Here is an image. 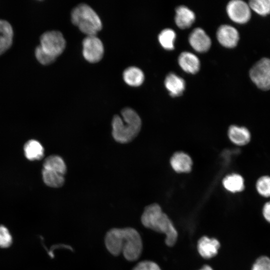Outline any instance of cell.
Listing matches in <instances>:
<instances>
[{
	"label": "cell",
	"instance_id": "cell-1",
	"mask_svg": "<svg viewBox=\"0 0 270 270\" xmlns=\"http://www.w3.org/2000/svg\"><path fill=\"white\" fill-rule=\"evenodd\" d=\"M108 251L114 256L122 253L126 260H137L142 252V242L138 232L134 228H114L108 231L104 239Z\"/></svg>",
	"mask_w": 270,
	"mask_h": 270
},
{
	"label": "cell",
	"instance_id": "cell-2",
	"mask_svg": "<svg viewBox=\"0 0 270 270\" xmlns=\"http://www.w3.org/2000/svg\"><path fill=\"white\" fill-rule=\"evenodd\" d=\"M141 222L145 227L164 234L166 236L165 242L168 246H172L176 244L178 232L171 220L158 204H151L145 208Z\"/></svg>",
	"mask_w": 270,
	"mask_h": 270
},
{
	"label": "cell",
	"instance_id": "cell-3",
	"mask_svg": "<svg viewBox=\"0 0 270 270\" xmlns=\"http://www.w3.org/2000/svg\"><path fill=\"white\" fill-rule=\"evenodd\" d=\"M121 116L115 115L113 117L112 134L116 142L127 143L137 136L140 130L142 122L137 112L130 108H123Z\"/></svg>",
	"mask_w": 270,
	"mask_h": 270
},
{
	"label": "cell",
	"instance_id": "cell-4",
	"mask_svg": "<svg viewBox=\"0 0 270 270\" xmlns=\"http://www.w3.org/2000/svg\"><path fill=\"white\" fill-rule=\"evenodd\" d=\"M71 20L87 36L96 35L102 28L98 15L92 7L84 3L78 4L72 10Z\"/></svg>",
	"mask_w": 270,
	"mask_h": 270
},
{
	"label": "cell",
	"instance_id": "cell-5",
	"mask_svg": "<svg viewBox=\"0 0 270 270\" xmlns=\"http://www.w3.org/2000/svg\"><path fill=\"white\" fill-rule=\"evenodd\" d=\"M40 46L50 55L56 58L64 50L66 42L62 33L58 30L44 32L40 38Z\"/></svg>",
	"mask_w": 270,
	"mask_h": 270
},
{
	"label": "cell",
	"instance_id": "cell-6",
	"mask_svg": "<svg viewBox=\"0 0 270 270\" xmlns=\"http://www.w3.org/2000/svg\"><path fill=\"white\" fill-rule=\"evenodd\" d=\"M250 77L260 89L270 90V58H263L258 61L250 68Z\"/></svg>",
	"mask_w": 270,
	"mask_h": 270
},
{
	"label": "cell",
	"instance_id": "cell-7",
	"mask_svg": "<svg viewBox=\"0 0 270 270\" xmlns=\"http://www.w3.org/2000/svg\"><path fill=\"white\" fill-rule=\"evenodd\" d=\"M82 54L90 62H96L102 58L104 46L102 40L96 35L87 36L82 40Z\"/></svg>",
	"mask_w": 270,
	"mask_h": 270
},
{
	"label": "cell",
	"instance_id": "cell-8",
	"mask_svg": "<svg viewBox=\"0 0 270 270\" xmlns=\"http://www.w3.org/2000/svg\"><path fill=\"white\" fill-rule=\"evenodd\" d=\"M226 10L230 19L237 24H246L251 17L250 8L248 4L241 0L230 1L226 6Z\"/></svg>",
	"mask_w": 270,
	"mask_h": 270
},
{
	"label": "cell",
	"instance_id": "cell-9",
	"mask_svg": "<svg viewBox=\"0 0 270 270\" xmlns=\"http://www.w3.org/2000/svg\"><path fill=\"white\" fill-rule=\"evenodd\" d=\"M216 38L222 46L227 48H233L236 46L240 36L238 31L234 27L223 24L217 30Z\"/></svg>",
	"mask_w": 270,
	"mask_h": 270
},
{
	"label": "cell",
	"instance_id": "cell-10",
	"mask_svg": "<svg viewBox=\"0 0 270 270\" xmlns=\"http://www.w3.org/2000/svg\"><path fill=\"white\" fill-rule=\"evenodd\" d=\"M188 42L191 46L198 52H207L212 44L209 36L200 28H196L192 32L189 36Z\"/></svg>",
	"mask_w": 270,
	"mask_h": 270
},
{
	"label": "cell",
	"instance_id": "cell-11",
	"mask_svg": "<svg viewBox=\"0 0 270 270\" xmlns=\"http://www.w3.org/2000/svg\"><path fill=\"white\" fill-rule=\"evenodd\" d=\"M220 247V243L214 238L204 236L198 241L197 248L200 254L204 258L208 259L216 255Z\"/></svg>",
	"mask_w": 270,
	"mask_h": 270
},
{
	"label": "cell",
	"instance_id": "cell-12",
	"mask_svg": "<svg viewBox=\"0 0 270 270\" xmlns=\"http://www.w3.org/2000/svg\"><path fill=\"white\" fill-rule=\"evenodd\" d=\"M178 62L180 67L186 72L194 74L198 72L200 62L198 58L189 52H184L178 56Z\"/></svg>",
	"mask_w": 270,
	"mask_h": 270
},
{
	"label": "cell",
	"instance_id": "cell-13",
	"mask_svg": "<svg viewBox=\"0 0 270 270\" xmlns=\"http://www.w3.org/2000/svg\"><path fill=\"white\" fill-rule=\"evenodd\" d=\"M172 168L178 172H188L192 164L190 157L184 152H176L172 156L170 160Z\"/></svg>",
	"mask_w": 270,
	"mask_h": 270
},
{
	"label": "cell",
	"instance_id": "cell-14",
	"mask_svg": "<svg viewBox=\"0 0 270 270\" xmlns=\"http://www.w3.org/2000/svg\"><path fill=\"white\" fill-rule=\"evenodd\" d=\"M228 136L230 140L238 146L248 144L251 138L250 133L246 128L236 125L231 126L229 128Z\"/></svg>",
	"mask_w": 270,
	"mask_h": 270
},
{
	"label": "cell",
	"instance_id": "cell-15",
	"mask_svg": "<svg viewBox=\"0 0 270 270\" xmlns=\"http://www.w3.org/2000/svg\"><path fill=\"white\" fill-rule=\"evenodd\" d=\"M195 18L194 12L188 8L181 6L176 8L174 20L179 28H188L194 23Z\"/></svg>",
	"mask_w": 270,
	"mask_h": 270
},
{
	"label": "cell",
	"instance_id": "cell-16",
	"mask_svg": "<svg viewBox=\"0 0 270 270\" xmlns=\"http://www.w3.org/2000/svg\"><path fill=\"white\" fill-rule=\"evenodd\" d=\"M164 85L173 97L180 96L185 89L184 80L174 73H170L166 76Z\"/></svg>",
	"mask_w": 270,
	"mask_h": 270
},
{
	"label": "cell",
	"instance_id": "cell-17",
	"mask_svg": "<svg viewBox=\"0 0 270 270\" xmlns=\"http://www.w3.org/2000/svg\"><path fill=\"white\" fill-rule=\"evenodd\" d=\"M124 82L132 86H140L144 80L143 72L138 68L132 66L124 70L122 74Z\"/></svg>",
	"mask_w": 270,
	"mask_h": 270
},
{
	"label": "cell",
	"instance_id": "cell-18",
	"mask_svg": "<svg viewBox=\"0 0 270 270\" xmlns=\"http://www.w3.org/2000/svg\"><path fill=\"white\" fill-rule=\"evenodd\" d=\"M222 184L224 188L232 192H242L244 188V179L238 174L227 176L224 178Z\"/></svg>",
	"mask_w": 270,
	"mask_h": 270
},
{
	"label": "cell",
	"instance_id": "cell-19",
	"mask_svg": "<svg viewBox=\"0 0 270 270\" xmlns=\"http://www.w3.org/2000/svg\"><path fill=\"white\" fill-rule=\"evenodd\" d=\"M24 152L28 160H40L43 157L44 150L40 142L36 140H31L25 144Z\"/></svg>",
	"mask_w": 270,
	"mask_h": 270
},
{
	"label": "cell",
	"instance_id": "cell-20",
	"mask_svg": "<svg viewBox=\"0 0 270 270\" xmlns=\"http://www.w3.org/2000/svg\"><path fill=\"white\" fill-rule=\"evenodd\" d=\"M43 168L58 172L64 176L66 172V166L64 160L60 156L56 155L50 156L45 159Z\"/></svg>",
	"mask_w": 270,
	"mask_h": 270
},
{
	"label": "cell",
	"instance_id": "cell-21",
	"mask_svg": "<svg viewBox=\"0 0 270 270\" xmlns=\"http://www.w3.org/2000/svg\"><path fill=\"white\" fill-rule=\"evenodd\" d=\"M42 176L44 182L50 187L59 188L64 182V175L52 170L43 168Z\"/></svg>",
	"mask_w": 270,
	"mask_h": 270
},
{
	"label": "cell",
	"instance_id": "cell-22",
	"mask_svg": "<svg viewBox=\"0 0 270 270\" xmlns=\"http://www.w3.org/2000/svg\"><path fill=\"white\" fill-rule=\"evenodd\" d=\"M176 38L174 31L170 28L163 30L158 36V40L162 46L166 50L174 48V42Z\"/></svg>",
	"mask_w": 270,
	"mask_h": 270
},
{
	"label": "cell",
	"instance_id": "cell-23",
	"mask_svg": "<svg viewBox=\"0 0 270 270\" xmlns=\"http://www.w3.org/2000/svg\"><path fill=\"white\" fill-rule=\"evenodd\" d=\"M248 6L258 14L266 16L270 14V0H251Z\"/></svg>",
	"mask_w": 270,
	"mask_h": 270
},
{
	"label": "cell",
	"instance_id": "cell-24",
	"mask_svg": "<svg viewBox=\"0 0 270 270\" xmlns=\"http://www.w3.org/2000/svg\"><path fill=\"white\" fill-rule=\"evenodd\" d=\"M256 187L260 195L264 198H270V176L260 177L256 180Z\"/></svg>",
	"mask_w": 270,
	"mask_h": 270
},
{
	"label": "cell",
	"instance_id": "cell-25",
	"mask_svg": "<svg viewBox=\"0 0 270 270\" xmlns=\"http://www.w3.org/2000/svg\"><path fill=\"white\" fill-rule=\"evenodd\" d=\"M35 56L39 62L44 65H48L52 63L56 58L46 52L40 46L36 48Z\"/></svg>",
	"mask_w": 270,
	"mask_h": 270
},
{
	"label": "cell",
	"instance_id": "cell-26",
	"mask_svg": "<svg viewBox=\"0 0 270 270\" xmlns=\"http://www.w3.org/2000/svg\"><path fill=\"white\" fill-rule=\"evenodd\" d=\"M252 270H270V258L266 256L258 258L253 264Z\"/></svg>",
	"mask_w": 270,
	"mask_h": 270
},
{
	"label": "cell",
	"instance_id": "cell-27",
	"mask_svg": "<svg viewBox=\"0 0 270 270\" xmlns=\"http://www.w3.org/2000/svg\"><path fill=\"white\" fill-rule=\"evenodd\" d=\"M12 242V238L8 230L4 226L0 225V247H8Z\"/></svg>",
	"mask_w": 270,
	"mask_h": 270
},
{
	"label": "cell",
	"instance_id": "cell-28",
	"mask_svg": "<svg viewBox=\"0 0 270 270\" xmlns=\"http://www.w3.org/2000/svg\"><path fill=\"white\" fill-rule=\"evenodd\" d=\"M132 270H162L156 262L144 260L138 262Z\"/></svg>",
	"mask_w": 270,
	"mask_h": 270
},
{
	"label": "cell",
	"instance_id": "cell-29",
	"mask_svg": "<svg viewBox=\"0 0 270 270\" xmlns=\"http://www.w3.org/2000/svg\"><path fill=\"white\" fill-rule=\"evenodd\" d=\"M13 34L10 24L5 20H0V34L12 38Z\"/></svg>",
	"mask_w": 270,
	"mask_h": 270
},
{
	"label": "cell",
	"instance_id": "cell-30",
	"mask_svg": "<svg viewBox=\"0 0 270 270\" xmlns=\"http://www.w3.org/2000/svg\"><path fill=\"white\" fill-rule=\"evenodd\" d=\"M12 42V38L0 34V56L10 47Z\"/></svg>",
	"mask_w": 270,
	"mask_h": 270
},
{
	"label": "cell",
	"instance_id": "cell-31",
	"mask_svg": "<svg viewBox=\"0 0 270 270\" xmlns=\"http://www.w3.org/2000/svg\"><path fill=\"white\" fill-rule=\"evenodd\" d=\"M262 214L265 220L270 223V200L265 203L262 209Z\"/></svg>",
	"mask_w": 270,
	"mask_h": 270
},
{
	"label": "cell",
	"instance_id": "cell-32",
	"mask_svg": "<svg viewBox=\"0 0 270 270\" xmlns=\"http://www.w3.org/2000/svg\"><path fill=\"white\" fill-rule=\"evenodd\" d=\"M199 270H213L210 266L208 265H204Z\"/></svg>",
	"mask_w": 270,
	"mask_h": 270
}]
</instances>
